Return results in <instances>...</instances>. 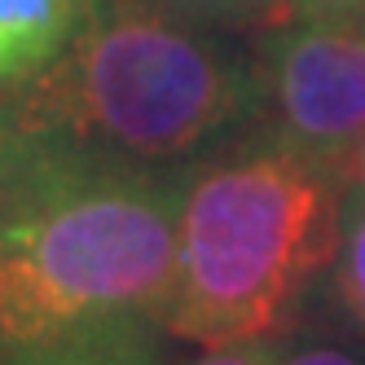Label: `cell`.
Masks as SVG:
<instances>
[{"instance_id": "obj_1", "label": "cell", "mask_w": 365, "mask_h": 365, "mask_svg": "<svg viewBox=\"0 0 365 365\" xmlns=\"http://www.w3.org/2000/svg\"><path fill=\"white\" fill-rule=\"evenodd\" d=\"M0 93L5 141L176 176L259 119L255 36L97 0L53 58Z\"/></svg>"}, {"instance_id": "obj_2", "label": "cell", "mask_w": 365, "mask_h": 365, "mask_svg": "<svg viewBox=\"0 0 365 365\" xmlns=\"http://www.w3.org/2000/svg\"><path fill=\"white\" fill-rule=\"evenodd\" d=\"M176 176L0 137V365L101 330L163 326Z\"/></svg>"}, {"instance_id": "obj_3", "label": "cell", "mask_w": 365, "mask_h": 365, "mask_svg": "<svg viewBox=\"0 0 365 365\" xmlns=\"http://www.w3.org/2000/svg\"><path fill=\"white\" fill-rule=\"evenodd\" d=\"M344 233L334 163L251 123L176 176V277L163 330L198 348L286 334Z\"/></svg>"}, {"instance_id": "obj_4", "label": "cell", "mask_w": 365, "mask_h": 365, "mask_svg": "<svg viewBox=\"0 0 365 365\" xmlns=\"http://www.w3.org/2000/svg\"><path fill=\"white\" fill-rule=\"evenodd\" d=\"M259 128L344 163L365 137V18H277L255 31Z\"/></svg>"}, {"instance_id": "obj_5", "label": "cell", "mask_w": 365, "mask_h": 365, "mask_svg": "<svg viewBox=\"0 0 365 365\" xmlns=\"http://www.w3.org/2000/svg\"><path fill=\"white\" fill-rule=\"evenodd\" d=\"M97 0H0V88L40 71Z\"/></svg>"}, {"instance_id": "obj_6", "label": "cell", "mask_w": 365, "mask_h": 365, "mask_svg": "<svg viewBox=\"0 0 365 365\" xmlns=\"http://www.w3.org/2000/svg\"><path fill=\"white\" fill-rule=\"evenodd\" d=\"M159 334L163 326H119V330H101L88 339H71V344L31 352L14 365H168Z\"/></svg>"}, {"instance_id": "obj_7", "label": "cell", "mask_w": 365, "mask_h": 365, "mask_svg": "<svg viewBox=\"0 0 365 365\" xmlns=\"http://www.w3.org/2000/svg\"><path fill=\"white\" fill-rule=\"evenodd\" d=\"M330 291L339 312L365 334V198H344V233L330 264Z\"/></svg>"}, {"instance_id": "obj_8", "label": "cell", "mask_w": 365, "mask_h": 365, "mask_svg": "<svg viewBox=\"0 0 365 365\" xmlns=\"http://www.w3.org/2000/svg\"><path fill=\"white\" fill-rule=\"evenodd\" d=\"M150 5L172 9L180 18L212 22V27H233V31L269 27V22L282 18V0H150Z\"/></svg>"}, {"instance_id": "obj_9", "label": "cell", "mask_w": 365, "mask_h": 365, "mask_svg": "<svg viewBox=\"0 0 365 365\" xmlns=\"http://www.w3.org/2000/svg\"><path fill=\"white\" fill-rule=\"evenodd\" d=\"M277 365H365V339L330 330H286Z\"/></svg>"}, {"instance_id": "obj_10", "label": "cell", "mask_w": 365, "mask_h": 365, "mask_svg": "<svg viewBox=\"0 0 365 365\" xmlns=\"http://www.w3.org/2000/svg\"><path fill=\"white\" fill-rule=\"evenodd\" d=\"M277 352H282V334H264L225 348H202L190 365H277Z\"/></svg>"}, {"instance_id": "obj_11", "label": "cell", "mask_w": 365, "mask_h": 365, "mask_svg": "<svg viewBox=\"0 0 365 365\" xmlns=\"http://www.w3.org/2000/svg\"><path fill=\"white\" fill-rule=\"evenodd\" d=\"M282 18H365V0H282Z\"/></svg>"}, {"instance_id": "obj_12", "label": "cell", "mask_w": 365, "mask_h": 365, "mask_svg": "<svg viewBox=\"0 0 365 365\" xmlns=\"http://www.w3.org/2000/svg\"><path fill=\"white\" fill-rule=\"evenodd\" d=\"M339 176H344V198H365V137L352 145V154L339 163Z\"/></svg>"}]
</instances>
